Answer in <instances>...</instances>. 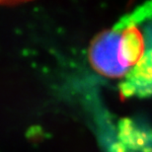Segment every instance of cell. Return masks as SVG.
Segmentation results:
<instances>
[{
    "instance_id": "2",
    "label": "cell",
    "mask_w": 152,
    "mask_h": 152,
    "mask_svg": "<svg viewBox=\"0 0 152 152\" xmlns=\"http://www.w3.org/2000/svg\"><path fill=\"white\" fill-rule=\"evenodd\" d=\"M109 152H152V126L137 117L120 118Z\"/></svg>"
},
{
    "instance_id": "1",
    "label": "cell",
    "mask_w": 152,
    "mask_h": 152,
    "mask_svg": "<svg viewBox=\"0 0 152 152\" xmlns=\"http://www.w3.org/2000/svg\"><path fill=\"white\" fill-rule=\"evenodd\" d=\"M96 72L118 82L124 98L152 97V0H145L99 33L89 48Z\"/></svg>"
}]
</instances>
